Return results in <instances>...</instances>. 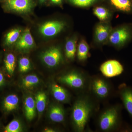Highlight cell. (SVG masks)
Segmentation results:
<instances>
[{
	"mask_svg": "<svg viewBox=\"0 0 132 132\" xmlns=\"http://www.w3.org/2000/svg\"><path fill=\"white\" fill-rule=\"evenodd\" d=\"M5 82V79L3 74L0 72V86H2Z\"/></svg>",
	"mask_w": 132,
	"mask_h": 132,
	"instance_id": "obj_28",
	"label": "cell"
},
{
	"mask_svg": "<svg viewBox=\"0 0 132 132\" xmlns=\"http://www.w3.org/2000/svg\"><path fill=\"white\" fill-rule=\"evenodd\" d=\"M74 5L81 7L89 6L98 0H69Z\"/></svg>",
	"mask_w": 132,
	"mask_h": 132,
	"instance_id": "obj_27",
	"label": "cell"
},
{
	"mask_svg": "<svg viewBox=\"0 0 132 132\" xmlns=\"http://www.w3.org/2000/svg\"><path fill=\"white\" fill-rule=\"evenodd\" d=\"M76 51V41L73 39L67 41L65 46L66 57L68 59L72 60L75 57Z\"/></svg>",
	"mask_w": 132,
	"mask_h": 132,
	"instance_id": "obj_20",
	"label": "cell"
},
{
	"mask_svg": "<svg viewBox=\"0 0 132 132\" xmlns=\"http://www.w3.org/2000/svg\"><path fill=\"white\" fill-rule=\"evenodd\" d=\"M122 107L121 105L117 104L108 107L102 111L97 121V127L100 131L112 132L121 129Z\"/></svg>",
	"mask_w": 132,
	"mask_h": 132,
	"instance_id": "obj_2",
	"label": "cell"
},
{
	"mask_svg": "<svg viewBox=\"0 0 132 132\" xmlns=\"http://www.w3.org/2000/svg\"><path fill=\"white\" fill-rule=\"evenodd\" d=\"M111 4L117 9L124 12L131 10L132 5L130 0H110Z\"/></svg>",
	"mask_w": 132,
	"mask_h": 132,
	"instance_id": "obj_19",
	"label": "cell"
},
{
	"mask_svg": "<svg viewBox=\"0 0 132 132\" xmlns=\"http://www.w3.org/2000/svg\"><path fill=\"white\" fill-rule=\"evenodd\" d=\"M52 3L55 5H60L62 2V0H50Z\"/></svg>",
	"mask_w": 132,
	"mask_h": 132,
	"instance_id": "obj_29",
	"label": "cell"
},
{
	"mask_svg": "<svg viewBox=\"0 0 132 132\" xmlns=\"http://www.w3.org/2000/svg\"><path fill=\"white\" fill-rule=\"evenodd\" d=\"M95 100L87 92L82 93L74 103L71 118L76 131H85L90 118L97 109Z\"/></svg>",
	"mask_w": 132,
	"mask_h": 132,
	"instance_id": "obj_1",
	"label": "cell"
},
{
	"mask_svg": "<svg viewBox=\"0 0 132 132\" xmlns=\"http://www.w3.org/2000/svg\"><path fill=\"white\" fill-rule=\"evenodd\" d=\"M19 102L18 97L15 94H11L6 97L3 101L4 110L7 112H11L17 108Z\"/></svg>",
	"mask_w": 132,
	"mask_h": 132,
	"instance_id": "obj_15",
	"label": "cell"
},
{
	"mask_svg": "<svg viewBox=\"0 0 132 132\" xmlns=\"http://www.w3.org/2000/svg\"><path fill=\"white\" fill-rule=\"evenodd\" d=\"M65 24L59 21H50L44 22L39 27L40 34L46 38L53 37L57 35L65 27Z\"/></svg>",
	"mask_w": 132,
	"mask_h": 132,
	"instance_id": "obj_8",
	"label": "cell"
},
{
	"mask_svg": "<svg viewBox=\"0 0 132 132\" xmlns=\"http://www.w3.org/2000/svg\"><path fill=\"white\" fill-rule=\"evenodd\" d=\"M89 54V47L86 42L82 40L79 45L77 50V57L79 61H84L88 58Z\"/></svg>",
	"mask_w": 132,
	"mask_h": 132,
	"instance_id": "obj_18",
	"label": "cell"
},
{
	"mask_svg": "<svg viewBox=\"0 0 132 132\" xmlns=\"http://www.w3.org/2000/svg\"><path fill=\"white\" fill-rule=\"evenodd\" d=\"M34 41L29 28L25 29L15 43V46L20 51H25L32 49L35 46Z\"/></svg>",
	"mask_w": 132,
	"mask_h": 132,
	"instance_id": "obj_11",
	"label": "cell"
},
{
	"mask_svg": "<svg viewBox=\"0 0 132 132\" xmlns=\"http://www.w3.org/2000/svg\"><path fill=\"white\" fill-rule=\"evenodd\" d=\"M112 92L111 83L105 78L99 75L90 77L87 92L95 100H106Z\"/></svg>",
	"mask_w": 132,
	"mask_h": 132,
	"instance_id": "obj_3",
	"label": "cell"
},
{
	"mask_svg": "<svg viewBox=\"0 0 132 132\" xmlns=\"http://www.w3.org/2000/svg\"><path fill=\"white\" fill-rule=\"evenodd\" d=\"M118 93L124 107L132 119V87L122 83L119 86Z\"/></svg>",
	"mask_w": 132,
	"mask_h": 132,
	"instance_id": "obj_9",
	"label": "cell"
},
{
	"mask_svg": "<svg viewBox=\"0 0 132 132\" xmlns=\"http://www.w3.org/2000/svg\"><path fill=\"white\" fill-rule=\"evenodd\" d=\"M47 0H39V2L40 3H42L45 2Z\"/></svg>",
	"mask_w": 132,
	"mask_h": 132,
	"instance_id": "obj_31",
	"label": "cell"
},
{
	"mask_svg": "<svg viewBox=\"0 0 132 132\" xmlns=\"http://www.w3.org/2000/svg\"><path fill=\"white\" fill-rule=\"evenodd\" d=\"M36 109L39 113H42L45 110L46 104L47 96L43 92H38L35 97Z\"/></svg>",
	"mask_w": 132,
	"mask_h": 132,
	"instance_id": "obj_21",
	"label": "cell"
},
{
	"mask_svg": "<svg viewBox=\"0 0 132 132\" xmlns=\"http://www.w3.org/2000/svg\"><path fill=\"white\" fill-rule=\"evenodd\" d=\"M124 67L118 61L109 60L102 64L100 71L105 78H112L120 75L124 71Z\"/></svg>",
	"mask_w": 132,
	"mask_h": 132,
	"instance_id": "obj_7",
	"label": "cell"
},
{
	"mask_svg": "<svg viewBox=\"0 0 132 132\" xmlns=\"http://www.w3.org/2000/svg\"><path fill=\"white\" fill-rule=\"evenodd\" d=\"M25 115L28 120H32L36 116L35 102L33 97L28 96L26 98L24 103Z\"/></svg>",
	"mask_w": 132,
	"mask_h": 132,
	"instance_id": "obj_14",
	"label": "cell"
},
{
	"mask_svg": "<svg viewBox=\"0 0 132 132\" xmlns=\"http://www.w3.org/2000/svg\"><path fill=\"white\" fill-rule=\"evenodd\" d=\"M39 82L38 76L34 75L26 76L22 80V84L24 87L30 88L37 85Z\"/></svg>",
	"mask_w": 132,
	"mask_h": 132,
	"instance_id": "obj_23",
	"label": "cell"
},
{
	"mask_svg": "<svg viewBox=\"0 0 132 132\" xmlns=\"http://www.w3.org/2000/svg\"><path fill=\"white\" fill-rule=\"evenodd\" d=\"M40 57L43 63L50 68L59 65L63 61L61 50L56 47H51L43 52Z\"/></svg>",
	"mask_w": 132,
	"mask_h": 132,
	"instance_id": "obj_6",
	"label": "cell"
},
{
	"mask_svg": "<svg viewBox=\"0 0 132 132\" xmlns=\"http://www.w3.org/2000/svg\"><path fill=\"white\" fill-rule=\"evenodd\" d=\"M130 31L125 27L120 28L113 31L109 36V40L111 44L117 46L125 45L130 37Z\"/></svg>",
	"mask_w": 132,
	"mask_h": 132,
	"instance_id": "obj_10",
	"label": "cell"
},
{
	"mask_svg": "<svg viewBox=\"0 0 132 132\" xmlns=\"http://www.w3.org/2000/svg\"><path fill=\"white\" fill-rule=\"evenodd\" d=\"M45 131H46V132H55V131H54L53 130L51 129H48V128H47V129L46 128V129L45 130Z\"/></svg>",
	"mask_w": 132,
	"mask_h": 132,
	"instance_id": "obj_30",
	"label": "cell"
},
{
	"mask_svg": "<svg viewBox=\"0 0 132 132\" xmlns=\"http://www.w3.org/2000/svg\"><path fill=\"white\" fill-rule=\"evenodd\" d=\"M49 114L50 120L53 122L60 123L65 121V110L62 106L58 104H54L51 107Z\"/></svg>",
	"mask_w": 132,
	"mask_h": 132,
	"instance_id": "obj_13",
	"label": "cell"
},
{
	"mask_svg": "<svg viewBox=\"0 0 132 132\" xmlns=\"http://www.w3.org/2000/svg\"><path fill=\"white\" fill-rule=\"evenodd\" d=\"M54 97L57 101L60 102H67L69 100V97L67 90L61 86L54 83L51 87Z\"/></svg>",
	"mask_w": 132,
	"mask_h": 132,
	"instance_id": "obj_12",
	"label": "cell"
},
{
	"mask_svg": "<svg viewBox=\"0 0 132 132\" xmlns=\"http://www.w3.org/2000/svg\"><path fill=\"white\" fill-rule=\"evenodd\" d=\"M35 6L34 0H5L3 5L7 11L20 14L30 13Z\"/></svg>",
	"mask_w": 132,
	"mask_h": 132,
	"instance_id": "obj_5",
	"label": "cell"
},
{
	"mask_svg": "<svg viewBox=\"0 0 132 132\" xmlns=\"http://www.w3.org/2000/svg\"><path fill=\"white\" fill-rule=\"evenodd\" d=\"M5 69L10 75L13 73L15 69V59L13 54L9 53L6 55L4 60Z\"/></svg>",
	"mask_w": 132,
	"mask_h": 132,
	"instance_id": "obj_22",
	"label": "cell"
},
{
	"mask_svg": "<svg viewBox=\"0 0 132 132\" xmlns=\"http://www.w3.org/2000/svg\"><path fill=\"white\" fill-rule=\"evenodd\" d=\"M31 68V64L29 60L26 57H22L19 60V68L20 72H26Z\"/></svg>",
	"mask_w": 132,
	"mask_h": 132,
	"instance_id": "obj_26",
	"label": "cell"
},
{
	"mask_svg": "<svg viewBox=\"0 0 132 132\" xmlns=\"http://www.w3.org/2000/svg\"><path fill=\"white\" fill-rule=\"evenodd\" d=\"M90 78L82 72L73 71L61 76L58 79L62 84L83 93L87 92Z\"/></svg>",
	"mask_w": 132,
	"mask_h": 132,
	"instance_id": "obj_4",
	"label": "cell"
},
{
	"mask_svg": "<svg viewBox=\"0 0 132 132\" xmlns=\"http://www.w3.org/2000/svg\"><path fill=\"white\" fill-rule=\"evenodd\" d=\"M22 131L21 125L17 120L14 119L11 121L6 127L5 132H20Z\"/></svg>",
	"mask_w": 132,
	"mask_h": 132,
	"instance_id": "obj_24",
	"label": "cell"
},
{
	"mask_svg": "<svg viewBox=\"0 0 132 132\" xmlns=\"http://www.w3.org/2000/svg\"><path fill=\"white\" fill-rule=\"evenodd\" d=\"M94 14L97 18L101 21L108 19L109 15L108 10L104 7H97L94 9Z\"/></svg>",
	"mask_w": 132,
	"mask_h": 132,
	"instance_id": "obj_25",
	"label": "cell"
},
{
	"mask_svg": "<svg viewBox=\"0 0 132 132\" xmlns=\"http://www.w3.org/2000/svg\"><path fill=\"white\" fill-rule=\"evenodd\" d=\"M21 29L16 28L12 29L6 34L5 39L4 45L6 46H10L16 43L21 35Z\"/></svg>",
	"mask_w": 132,
	"mask_h": 132,
	"instance_id": "obj_17",
	"label": "cell"
},
{
	"mask_svg": "<svg viewBox=\"0 0 132 132\" xmlns=\"http://www.w3.org/2000/svg\"><path fill=\"white\" fill-rule=\"evenodd\" d=\"M110 33L109 27L103 24H99L95 29V34L96 39L98 42H103L109 38Z\"/></svg>",
	"mask_w": 132,
	"mask_h": 132,
	"instance_id": "obj_16",
	"label": "cell"
}]
</instances>
